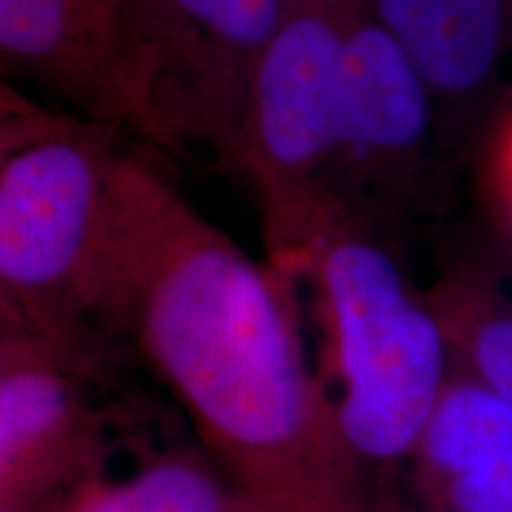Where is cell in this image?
I'll use <instances>...</instances> for the list:
<instances>
[{
  "label": "cell",
  "instance_id": "obj_1",
  "mask_svg": "<svg viewBox=\"0 0 512 512\" xmlns=\"http://www.w3.org/2000/svg\"><path fill=\"white\" fill-rule=\"evenodd\" d=\"M294 304L280 268L121 152L88 299L93 328L157 375L204 451L271 512H382Z\"/></svg>",
  "mask_w": 512,
  "mask_h": 512
},
{
  "label": "cell",
  "instance_id": "obj_2",
  "mask_svg": "<svg viewBox=\"0 0 512 512\" xmlns=\"http://www.w3.org/2000/svg\"><path fill=\"white\" fill-rule=\"evenodd\" d=\"M268 240L271 264L311 285L339 430L370 477L394 475L458 370L439 304L351 204H318Z\"/></svg>",
  "mask_w": 512,
  "mask_h": 512
},
{
  "label": "cell",
  "instance_id": "obj_3",
  "mask_svg": "<svg viewBox=\"0 0 512 512\" xmlns=\"http://www.w3.org/2000/svg\"><path fill=\"white\" fill-rule=\"evenodd\" d=\"M112 128L10 105L0 159L3 335L46 344L83 375L112 344L93 328L98 268L121 152Z\"/></svg>",
  "mask_w": 512,
  "mask_h": 512
},
{
  "label": "cell",
  "instance_id": "obj_4",
  "mask_svg": "<svg viewBox=\"0 0 512 512\" xmlns=\"http://www.w3.org/2000/svg\"><path fill=\"white\" fill-rule=\"evenodd\" d=\"M356 0L285 12L256 64L233 159L261 192L266 228L332 202L330 174L347 152L344 38Z\"/></svg>",
  "mask_w": 512,
  "mask_h": 512
},
{
  "label": "cell",
  "instance_id": "obj_5",
  "mask_svg": "<svg viewBox=\"0 0 512 512\" xmlns=\"http://www.w3.org/2000/svg\"><path fill=\"white\" fill-rule=\"evenodd\" d=\"M145 140L233 155L283 0H126Z\"/></svg>",
  "mask_w": 512,
  "mask_h": 512
},
{
  "label": "cell",
  "instance_id": "obj_6",
  "mask_svg": "<svg viewBox=\"0 0 512 512\" xmlns=\"http://www.w3.org/2000/svg\"><path fill=\"white\" fill-rule=\"evenodd\" d=\"M86 380L46 344L0 335V512H38L107 470L110 422Z\"/></svg>",
  "mask_w": 512,
  "mask_h": 512
},
{
  "label": "cell",
  "instance_id": "obj_7",
  "mask_svg": "<svg viewBox=\"0 0 512 512\" xmlns=\"http://www.w3.org/2000/svg\"><path fill=\"white\" fill-rule=\"evenodd\" d=\"M0 62L81 119L145 138L126 0H0Z\"/></svg>",
  "mask_w": 512,
  "mask_h": 512
},
{
  "label": "cell",
  "instance_id": "obj_8",
  "mask_svg": "<svg viewBox=\"0 0 512 512\" xmlns=\"http://www.w3.org/2000/svg\"><path fill=\"white\" fill-rule=\"evenodd\" d=\"M394 475L392 512H512V406L458 366Z\"/></svg>",
  "mask_w": 512,
  "mask_h": 512
},
{
  "label": "cell",
  "instance_id": "obj_9",
  "mask_svg": "<svg viewBox=\"0 0 512 512\" xmlns=\"http://www.w3.org/2000/svg\"><path fill=\"white\" fill-rule=\"evenodd\" d=\"M347 152L344 164L377 169L408 162L430 131L432 91L411 57L370 17L363 0L349 12L344 38Z\"/></svg>",
  "mask_w": 512,
  "mask_h": 512
},
{
  "label": "cell",
  "instance_id": "obj_10",
  "mask_svg": "<svg viewBox=\"0 0 512 512\" xmlns=\"http://www.w3.org/2000/svg\"><path fill=\"white\" fill-rule=\"evenodd\" d=\"M434 98L482 93L512 43V0H363Z\"/></svg>",
  "mask_w": 512,
  "mask_h": 512
},
{
  "label": "cell",
  "instance_id": "obj_11",
  "mask_svg": "<svg viewBox=\"0 0 512 512\" xmlns=\"http://www.w3.org/2000/svg\"><path fill=\"white\" fill-rule=\"evenodd\" d=\"M38 512H271L204 448L145 458L126 475L100 472Z\"/></svg>",
  "mask_w": 512,
  "mask_h": 512
},
{
  "label": "cell",
  "instance_id": "obj_12",
  "mask_svg": "<svg viewBox=\"0 0 512 512\" xmlns=\"http://www.w3.org/2000/svg\"><path fill=\"white\" fill-rule=\"evenodd\" d=\"M437 304L458 366L512 406V304L465 290Z\"/></svg>",
  "mask_w": 512,
  "mask_h": 512
},
{
  "label": "cell",
  "instance_id": "obj_13",
  "mask_svg": "<svg viewBox=\"0 0 512 512\" xmlns=\"http://www.w3.org/2000/svg\"><path fill=\"white\" fill-rule=\"evenodd\" d=\"M494 185L498 192V202H501V207L505 211V219H508L512 226V110L508 117H505L496 138Z\"/></svg>",
  "mask_w": 512,
  "mask_h": 512
},
{
  "label": "cell",
  "instance_id": "obj_14",
  "mask_svg": "<svg viewBox=\"0 0 512 512\" xmlns=\"http://www.w3.org/2000/svg\"><path fill=\"white\" fill-rule=\"evenodd\" d=\"M313 3H320V0H283L285 12H290V10H299V8H306V5H313Z\"/></svg>",
  "mask_w": 512,
  "mask_h": 512
}]
</instances>
